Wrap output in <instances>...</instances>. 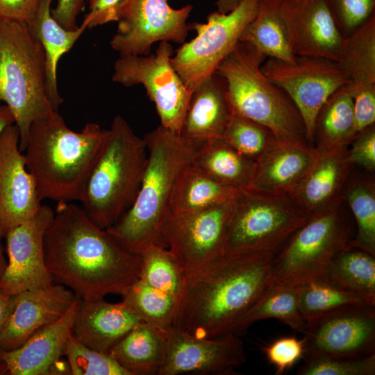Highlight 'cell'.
Wrapping results in <instances>:
<instances>
[{
    "label": "cell",
    "mask_w": 375,
    "mask_h": 375,
    "mask_svg": "<svg viewBox=\"0 0 375 375\" xmlns=\"http://www.w3.org/2000/svg\"><path fill=\"white\" fill-rule=\"evenodd\" d=\"M341 198L309 216L273 258L274 283L301 285L319 278L355 232Z\"/></svg>",
    "instance_id": "cell-9"
},
{
    "label": "cell",
    "mask_w": 375,
    "mask_h": 375,
    "mask_svg": "<svg viewBox=\"0 0 375 375\" xmlns=\"http://www.w3.org/2000/svg\"><path fill=\"white\" fill-rule=\"evenodd\" d=\"M262 349L277 375L288 371L304 356L303 340L294 336L277 339Z\"/></svg>",
    "instance_id": "cell-43"
},
{
    "label": "cell",
    "mask_w": 375,
    "mask_h": 375,
    "mask_svg": "<svg viewBox=\"0 0 375 375\" xmlns=\"http://www.w3.org/2000/svg\"><path fill=\"white\" fill-rule=\"evenodd\" d=\"M52 0H40L37 9L26 22L31 34L41 43L45 53L47 94L55 111H58L63 99L59 94L57 68L60 58L74 46L87 28L83 22L74 30H67L52 17Z\"/></svg>",
    "instance_id": "cell-26"
},
{
    "label": "cell",
    "mask_w": 375,
    "mask_h": 375,
    "mask_svg": "<svg viewBox=\"0 0 375 375\" xmlns=\"http://www.w3.org/2000/svg\"><path fill=\"white\" fill-rule=\"evenodd\" d=\"M281 0H260L255 17L244 29L240 42H247L267 58L292 63L289 35L281 15Z\"/></svg>",
    "instance_id": "cell-30"
},
{
    "label": "cell",
    "mask_w": 375,
    "mask_h": 375,
    "mask_svg": "<svg viewBox=\"0 0 375 375\" xmlns=\"http://www.w3.org/2000/svg\"><path fill=\"white\" fill-rule=\"evenodd\" d=\"M237 190L217 182L191 164L176 182L169 217L185 215L230 201Z\"/></svg>",
    "instance_id": "cell-33"
},
{
    "label": "cell",
    "mask_w": 375,
    "mask_h": 375,
    "mask_svg": "<svg viewBox=\"0 0 375 375\" xmlns=\"http://www.w3.org/2000/svg\"><path fill=\"white\" fill-rule=\"evenodd\" d=\"M173 53L169 42H160L154 54L120 56L114 64L112 80L125 87L143 85L160 125L180 135L192 91L172 67Z\"/></svg>",
    "instance_id": "cell-11"
},
{
    "label": "cell",
    "mask_w": 375,
    "mask_h": 375,
    "mask_svg": "<svg viewBox=\"0 0 375 375\" xmlns=\"http://www.w3.org/2000/svg\"><path fill=\"white\" fill-rule=\"evenodd\" d=\"M79 301L76 297L61 317L39 329L19 347L11 351L0 350V359L5 362L8 374H53L65 344L72 333Z\"/></svg>",
    "instance_id": "cell-21"
},
{
    "label": "cell",
    "mask_w": 375,
    "mask_h": 375,
    "mask_svg": "<svg viewBox=\"0 0 375 375\" xmlns=\"http://www.w3.org/2000/svg\"><path fill=\"white\" fill-rule=\"evenodd\" d=\"M122 302L141 320L169 332L174 326L178 299L137 280L122 295Z\"/></svg>",
    "instance_id": "cell-36"
},
{
    "label": "cell",
    "mask_w": 375,
    "mask_h": 375,
    "mask_svg": "<svg viewBox=\"0 0 375 375\" xmlns=\"http://www.w3.org/2000/svg\"><path fill=\"white\" fill-rule=\"evenodd\" d=\"M242 0H217V11L228 13L235 9Z\"/></svg>",
    "instance_id": "cell-51"
},
{
    "label": "cell",
    "mask_w": 375,
    "mask_h": 375,
    "mask_svg": "<svg viewBox=\"0 0 375 375\" xmlns=\"http://www.w3.org/2000/svg\"><path fill=\"white\" fill-rule=\"evenodd\" d=\"M299 375H374L375 354L358 358H306Z\"/></svg>",
    "instance_id": "cell-41"
},
{
    "label": "cell",
    "mask_w": 375,
    "mask_h": 375,
    "mask_svg": "<svg viewBox=\"0 0 375 375\" xmlns=\"http://www.w3.org/2000/svg\"><path fill=\"white\" fill-rule=\"evenodd\" d=\"M353 112L358 133L375 122V86L352 94Z\"/></svg>",
    "instance_id": "cell-45"
},
{
    "label": "cell",
    "mask_w": 375,
    "mask_h": 375,
    "mask_svg": "<svg viewBox=\"0 0 375 375\" xmlns=\"http://www.w3.org/2000/svg\"><path fill=\"white\" fill-rule=\"evenodd\" d=\"M54 211L44 238L46 267L53 282L81 299L122 296L139 278L140 256L121 247L81 207L61 201Z\"/></svg>",
    "instance_id": "cell-1"
},
{
    "label": "cell",
    "mask_w": 375,
    "mask_h": 375,
    "mask_svg": "<svg viewBox=\"0 0 375 375\" xmlns=\"http://www.w3.org/2000/svg\"><path fill=\"white\" fill-rule=\"evenodd\" d=\"M62 354L73 375H131L109 353L86 346L72 333L65 344Z\"/></svg>",
    "instance_id": "cell-39"
},
{
    "label": "cell",
    "mask_w": 375,
    "mask_h": 375,
    "mask_svg": "<svg viewBox=\"0 0 375 375\" xmlns=\"http://www.w3.org/2000/svg\"><path fill=\"white\" fill-rule=\"evenodd\" d=\"M318 155L312 147L283 145L277 142L255 161L248 187L278 194H289L300 183Z\"/></svg>",
    "instance_id": "cell-24"
},
{
    "label": "cell",
    "mask_w": 375,
    "mask_h": 375,
    "mask_svg": "<svg viewBox=\"0 0 375 375\" xmlns=\"http://www.w3.org/2000/svg\"><path fill=\"white\" fill-rule=\"evenodd\" d=\"M13 296H9L0 292V333L11 311Z\"/></svg>",
    "instance_id": "cell-49"
},
{
    "label": "cell",
    "mask_w": 375,
    "mask_h": 375,
    "mask_svg": "<svg viewBox=\"0 0 375 375\" xmlns=\"http://www.w3.org/2000/svg\"><path fill=\"white\" fill-rule=\"evenodd\" d=\"M333 20L347 38L375 15V0H325Z\"/></svg>",
    "instance_id": "cell-42"
},
{
    "label": "cell",
    "mask_w": 375,
    "mask_h": 375,
    "mask_svg": "<svg viewBox=\"0 0 375 375\" xmlns=\"http://www.w3.org/2000/svg\"><path fill=\"white\" fill-rule=\"evenodd\" d=\"M299 303L306 322L338 308L363 302L355 294L317 278L299 285Z\"/></svg>",
    "instance_id": "cell-38"
},
{
    "label": "cell",
    "mask_w": 375,
    "mask_h": 375,
    "mask_svg": "<svg viewBox=\"0 0 375 375\" xmlns=\"http://www.w3.org/2000/svg\"><path fill=\"white\" fill-rule=\"evenodd\" d=\"M246 360L243 342L233 331L204 338L172 328L159 375L234 374Z\"/></svg>",
    "instance_id": "cell-17"
},
{
    "label": "cell",
    "mask_w": 375,
    "mask_h": 375,
    "mask_svg": "<svg viewBox=\"0 0 375 375\" xmlns=\"http://www.w3.org/2000/svg\"><path fill=\"white\" fill-rule=\"evenodd\" d=\"M85 1L58 0L56 7L51 9V15L65 29H76V18L83 10Z\"/></svg>",
    "instance_id": "cell-48"
},
{
    "label": "cell",
    "mask_w": 375,
    "mask_h": 375,
    "mask_svg": "<svg viewBox=\"0 0 375 375\" xmlns=\"http://www.w3.org/2000/svg\"><path fill=\"white\" fill-rule=\"evenodd\" d=\"M106 133L94 123L74 131L57 111L32 124L24 156L41 201H80Z\"/></svg>",
    "instance_id": "cell-4"
},
{
    "label": "cell",
    "mask_w": 375,
    "mask_h": 375,
    "mask_svg": "<svg viewBox=\"0 0 375 375\" xmlns=\"http://www.w3.org/2000/svg\"><path fill=\"white\" fill-rule=\"evenodd\" d=\"M22 152L18 127L10 124L0 136V227L3 237L32 219L42 206Z\"/></svg>",
    "instance_id": "cell-18"
},
{
    "label": "cell",
    "mask_w": 375,
    "mask_h": 375,
    "mask_svg": "<svg viewBox=\"0 0 375 375\" xmlns=\"http://www.w3.org/2000/svg\"><path fill=\"white\" fill-rule=\"evenodd\" d=\"M76 298L72 290L58 283L14 295L11 311L0 333V350L22 346L39 329L61 317Z\"/></svg>",
    "instance_id": "cell-20"
},
{
    "label": "cell",
    "mask_w": 375,
    "mask_h": 375,
    "mask_svg": "<svg viewBox=\"0 0 375 375\" xmlns=\"http://www.w3.org/2000/svg\"><path fill=\"white\" fill-rule=\"evenodd\" d=\"M169 0H126L119 10L111 47L123 56H147L157 42H185L191 5L172 8Z\"/></svg>",
    "instance_id": "cell-14"
},
{
    "label": "cell",
    "mask_w": 375,
    "mask_h": 375,
    "mask_svg": "<svg viewBox=\"0 0 375 375\" xmlns=\"http://www.w3.org/2000/svg\"><path fill=\"white\" fill-rule=\"evenodd\" d=\"M309 216L288 194L249 187L238 189L232 199L223 255H275Z\"/></svg>",
    "instance_id": "cell-8"
},
{
    "label": "cell",
    "mask_w": 375,
    "mask_h": 375,
    "mask_svg": "<svg viewBox=\"0 0 375 375\" xmlns=\"http://www.w3.org/2000/svg\"><path fill=\"white\" fill-rule=\"evenodd\" d=\"M267 58L249 43L239 42L218 66L215 72L226 81L233 112L267 128L280 144L312 147L294 101L262 73Z\"/></svg>",
    "instance_id": "cell-5"
},
{
    "label": "cell",
    "mask_w": 375,
    "mask_h": 375,
    "mask_svg": "<svg viewBox=\"0 0 375 375\" xmlns=\"http://www.w3.org/2000/svg\"><path fill=\"white\" fill-rule=\"evenodd\" d=\"M232 115L226 81L215 72L192 91L180 135L199 143L222 138Z\"/></svg>",
    "instance_id": "cell-25"
},
{
    "label": "cell",
    "mask_w": 375,
    "mask_h": 375,
    "mask_svg": "<svg viewBox=\"0 0 375 375\" xmlns=\"http://www.w3.org/2000/svg\"><path fill=\"white\" fill-rule=\"evenodd\" d=\"M222 138L241 154L255 161L276 142L267 128L233 112Z\"/></svg>",
    "instance_id": "cell-40"
},
{
    "label": "cell",
    "mask_w": 375,
    "mask_h": 375,
    "mask_svg": "<svg viewBox=\"0 0 375 375\" xmlns=\"http://www.w3.org/2000/svg\"><path fill=\"white\" fill-rule=\"evenodd\" d=\"M140 256L141 266L138 279L178 299L185 275L169 251L164 247L153 245Z\"/></svg>",
    "instance_id": "cell-37"
},
{
    "label": "cell",
    "mask_w": 375,
    "mask_h": 375,
    "mask_svg": "<svg viewBox=\"0 0 375 375\" xmlns=\"http://www.w3.org/2000/svg\"><path fill=\"white\" fill-rule=\"evenodd\" d=\"M40 0H0V19L28 22Z\"/></svg>",
    "instance_id": "cell-47"
},
{
    "label": "cell",
    "mask_w": 375,
    "mask_h": 375,
    "mask_svg": "<svg viewBox=\"0 0 375 375\" xmlns=\"http://www.w3.org/2000/svg\"><path fill=\"white\" fill-rule=\"evenodd\" d=\"M260 70L294 101L303 119L310 144L314 147L316 115L335 90L349 83L347 73L338 61L312 56H297L292 63L267 58Z\"/></svg>",
    "instance_id": "cell-12"
},
{
    "label": "cell",
    "mask_w": 375,
    "mask_h": 375,
    "mask_svg": "<svg viewBox=\"0 0 375 375\" xmlns=\"http://www.w3.org/2000/svg\"><path fill=\"white\" fill-rule=\"evenodd\" d=\"M0 102L14 117L22 152L32 124L56 112L47 94L44 51L26 22L0 19Z\"/></svg>",
    "instance_id": "cell-7"
},
{
    "label": "cell",
    "mask_w": 375,
    "mask_h": 375,
    "mask_svg": "<svg viewBox=\"0 0 375 375\" xmlns=\"http://www.w3.org/2000/svg\"><path fill=\"white\" fill-rule=\"evenodd\" d=\"M375 306V256L352 247L342 251L319 277Z\"/></svg>",
    "instance_id": "cell-32"
},
{
    "label": "cell",
    "mask_w": 375,
    "mask_h": 375,
    "mask_svg": "<svg viewBox=\"0 0 375 375\" xmlns=\"http://www.w3.org/2000/svg\"><path fill=\"white\" fill-rule=\"evenodd\" d=\"M192 165L217 182L240 189L249 185L255 160L219 138L202 143Z\"/></svg>",
    "instance_id": "cell-31"
},
{
    "label": "cell",
    "mask_w": 375,
    "mask_h": 375,
    "mask_svg": "<svg viewBox=\"0 0 375 375\" xmlns=\"http://www.w3.org/2000/svg\"><path fill=\"white\" fill-rule=\"evenodd\" d=\"M281 10L296 56L338 60L344 37L325 0H281Z\"/></svg>",
    "instance_id": "cell-19"
},
{
    "label": "cell",
    "mask_w": 375,
    "mask_h": 375,
    "mask_svg": "<svg viewBox=\"0 0 375 375\" xmlns=\"http://www.w3.org/2000/svg\"><path fill=\"white\" fill-rule=\"evenodd\" d=\"M3 236V234H2V232H1V227H0V277L1 276L2 274L3 273L6 267V265H7V262L6 261V259H5V257H4V255H3V247H2V244H1V238H2Z\"/></svg>",
    "instance_id": "cell-52"
},
{
    "label": "cell",
    "mask_w": 375,
    "mask_h": 375,
    "mask_svg": "<svg viewBox=\"0 0 375 375\" xmlns=\"http://www.w3.org/2000/svg\"><path fill=\"white\" fill-rule=\"evenodd\" d=\"M12 124L15 119L11 111L6 105H0V136L3 130Z\"/></svg>",
    "instance_id": "cell-50"
},
{
    "label": "cell",
    "mask_w": 375,
    "mask_h": 375,
    "mask_svg": "<svg viewBox=\"0 0 375 375\" xmlns=\"http://www.w3.org/2000/svg\"><path fill=\"white\" fill-rule=\"evenodd\" d=\"M357 134L353 97L347 84L319 108L314 123L313 146L317 150L348 147Z\"/></svg>",
    "instance_id": "cell-28"
},
{
    "label": "cell",
    "mask_w": 375,
    "mask_h": 375,
    "mask_svg": "<svg viewBox=\"0 0 375 375\" xmlns=\"http://www.w3.org/2000/svg\"><path fill=\"white\" fill-rule=\"evenodd\" d=\"M338 62L349 77L351 94L375 86V15L344 38Z\"/></svg>",
    "instance_id": "cell-34"
},
{
    "label": "cell",
    "mask_w": 375,
    "mask_h": 375,
    "mask_svg": "<svg viewBox=\"0 0 375 375\" xmlns=\"http://www.w3.org/2000/svg\"><path fill=\"white\" fill-rule=\"evenodd\" d=\"M8 374V371L5 362L0 359V375Z\"/></svg>",
    "instance_id": "cell-53"
},
{
    "label": "cell",
    "mask_w": 375,
    "mask_h": 375,
    "mask_svg": "<svg viewBox=\"0 0 375 375\" xmlns=\"http://www.w3.org/2000/svg\"><path fill=\"white\" fill-rule=\"evenodd\" d=\"M144 138L116 116L90 169L80 202L90 219L107 229L133 205L147 162Z\"/></svg>",
    "instance_id": "cell-6"
},
{
    "label": "cell",
    "mask_w": 375,
    "mask_h": 375,
    "mask_svg": "<svg viewBox=\"0 0 375 375\" xmlns=\"http://www.w3.org/2000/svg\"><path fill=\"white\" fill-rule=\"evenodd\" d=\"M347 147L318 150V155L297 186L288 194L308 215L340 199L352 165Z\"/></svg>",
    "instance_id": "cell-22"
},
{
    "label": "cell",
    "mask_w": 375,
    "mask_h": 375,
    "mask_svg": "<svg viewBox=\"0 0 375 375\" xmlns=\"http://www.w3.org/2000/svg\"><path fill=\"white\" fill-rule=\"evenodd\" d=\"M231 211L232 200L169 217L162 229L163 242L184 275L223 255Z\"/></svg>",
    "instance_id": "cell-15"
},
{
    "label": "cell",
    "mask_w": 375,
    "mask_h": 375,
    "mask_svg": "<svg viewBox=\"0 0 375 375\" xmlns=\"http://www.w3.org/2000/svg\"><path fill=\"white\" fill-rule=\"evenodd\" d=\"M306 358H358L375 354V306H346L306 321Z\"/></svg>",
    "instance_id": "cell-13"
},
{
    "label": "cell",
    "mask_w": 375,
    "mask_h": 375,
    "mask_svg": "<svg viewBox=\"0 0 375 375\" xmlns=\"http://www.w3.org/2000/svg\"><path fill=\"white\" fill-rule=\"evenodd\" d=\"M169 333L142 322L119 340L108 353L131 375H159Z\"/></svg>",
    "instance_id": "cell-27"
},
{
    "label": "cell",
    "mask_w": 375,
    "mask_h": 375,
    "mask_svg": "<svg viewBox=\"0 0 375 375\" xmlns=\"http://www.w3.org/2000/svg\"><path fill=\"white\" fill-rule=\"evenodd\" d=\"M274 253L222 255L185 275L173 328L198 338L232 331L274 282Z\"/></svg>",
    "instance_id": "cell-2"
},
{
    "label": "cell",
    "mask_w": 375,
    "mask_h": 375,
    "mask_svg": "<svg viewBox=\"0 0 375 375\" xmlns=\"http://www.w3.org/2000/svg\"><path fill=\"white\" fill-rule=\"evenodd\" d=\"M260 0H242L228 13H210L206 23H192L197 35L184 42L171 63L184 84L194 90L215 73L218 66L240 42L247 24L257 14Z\"/></svg>",
    "instance_id": "cell-10"
},
{
    "label": "cell",
    "mask_w": 375,
    "mask_h": 375,
    "mask_svg": "<svg viewBox=\"0 0 375 375\" xmlns=\"http://www.w3.org/2000/svg\"><path fill=\"white\" fill-rule=\"evenodd\" d=\"M144 138L148 156L137 197L131 207L106 229L124 249L139 256L153 245L165 247L162 229L175 185L202 144L161 125Z\"/></svg>",
    "instance_id": "cell-3"
},
{
    "label": "cell",
    "mask_w": 375,
    "mask_h": 375,
    "mask_svg": "<svg viewBox=\"0 0 375 375\" xmlns=\"http://www.w3.org/2000/svg\"><path fill=\"white\" fill-rule=\"evenodd\" d=\"M341 197L348 204L356 224L351 247L375 256V188L365 179L348 178Z\"/></svg>",
    "instance_id": "cell-35"
},
{
    "label": "cell",
    "mask_w": 375,
    "mask_h": 375,
    "mask_svg": "<svg viewBox=\"0 0 375 375\" xmlns=\"http://www.w3.org/2000/svg\"><path fill=\"white\" fill-rule=\"evenodd\" d=\"M142 320L122 301L81 299L72 334L86 346L108 353L111 348Z\"/></svg>",
    "instance_id": "cell-23"
},
{
    "label": "cell",
    "mask_w": 375,
    "mask_h": 375,
    "mask_svg": "<svg viewBox=\"0 0 375 375\" xmlns=\"http://www.w3.org/2000/svg\"><path fill=\"white\" fill-rule=\"evenodd\" d=\"M276 319L303 333L306 322L299 303V285L274 283L235 321L232 331L240 337L258 321Z\"/></svg>",
    "instance_id": "cell-29"
},
{
    "label": "cell",
    "mask_w": 375,
    "mask_h": 375,
    "mask_svg": "<svg viewBox=\"0 0 375 375\" xmlns=\"http://www.w3.org/2000/svg\"><path fill=\"white\" fill-rule=\"evenodd\" d=\"M347 160L365 170H375V126L371 125L359 132L347 147Z\"/></svg>",
    "instance_id": "cell-44"
},
{
    "label": "cell",
    "mask_w": 375,
    "mask_h": 375,
    "mask_svg": "<svg viewBox=\"0 0 375 375\" xmlns=\"http://www.w3.org/2000/svg\"><path fill=\"white\" fill-rule=\"evenodd\" d=\"M54 214L50 206L42 204L32 219L4 236L8 262L0 277L1 292L14 296L53 284L46 267L44 238Z\"/></svg>",
    "instance_id": "cell-16"
},
{
    "label": "cell",
    "mask_w": 375,
    "mask_h": 375,
    "mask_svg": "<svg viewBox=\"0 0 375 375\" xmlns=\"http://www.w3.org/2000/svg\"><path fill=\"white\" fill-rule=\"evenodd\" d=\"M126 0H89V12L83 22L91 28L110 22H117L119 12Z\"/></svg>",
    "instance_id": "cell-46"
}]
</instances>
